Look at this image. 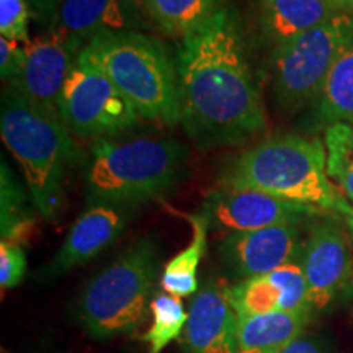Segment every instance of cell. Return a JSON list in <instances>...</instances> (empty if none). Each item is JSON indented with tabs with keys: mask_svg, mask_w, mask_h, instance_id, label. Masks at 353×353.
<instances>
[{
	"mask_svg": "<svg viewBox=\"0 0 353 353\" xmlns=\"http://www.w3.org/2000/svg\"><path fill=\"white\" fill-rule=\"evenodd\" d=\"M319 125L348 123L353 126V41L339 54L314 100Z\"/></svg>",
	"mask_w": 353,
	"mask_h": 353,
	"instance_id": "ac0fdd59",
	"label": "cell"
},
{
	"mask_svg": "<svg viewBox=\"0 0 353 353\" xmlns=\"http://www.w3.org/2000/svg\"><path fill=\"white\" fill-rule=\"evenodd\" d=\"M0 131L23 170L33 206L43 218L56 219L63 205L65 172L79 156L68 126L8 87L2 97Z\"/></svg>",
	"mask_w": 353,
	"mask_h": 353,
	"instance_id": "277c9868",
	"label": "cell"
},
{
	"mask_svg": "<svg viewBox=\"0 0 353 353\" xmlns=\"http://www.w3.org/2000/svg\"><path fill=\"white\" fill-rule=\"evenodd\" d=\"M59 118L70 132L95 141L134 130L143 120L130 100L82 51L61 95Z\"/></svg>",
	"mask_w": 353,
	"mask_h": 353,
	"instance_id": "ba28073f",
	"label": "cell"
},
{
	"mask_svg": "<svg viewBox=\"0 0 353 353\" xmlns=\"http://www.w3.org/2000/svg\"><path fill=\"white\" fill-rule=\"evenodd\" d=\"M324 144L327 151V174L343 196L353 203V126L348 123L327 126Z\"/></svg>",
	"mask_w": 353,
	"mask_h": 353,
	"instance_id": "603a6c76",
	"label": "cell"
},
{
	"mask_svg": "<svg viewBox=\"0 0 353 353\" xmlns=\"http://www.w3.org/2000/svg\"><path fill=\"white\" fill-rule=\"evenodd\" d=\"M304 241L299 223L280 224L249 232H231L221 241L219 254L232 276L239 280L270 275L299 262Z\"/></svg>",
	"mask_w": 353,
	"mask_h": 353,
	"instance_id": "7c38bea8",
	"label": "cell"
},
{
	"mask_svg": "<svg viewBox=\"0 0 353 353\" xmlns=\"http://www.w3.org/2000/svg\"><path fill=\"white\" fill-rule=\"evenodd\" d=\"M26 273V255L23 247L12 242L0 244V286L2 290L15 288Z\"/></svg>",
	"mask_w": 353,
	"mask_h": 353,
	"instance_id": "4316f807",
	"label": "cell"
},
{
	"mask_svg": "<svg viewBox=\"0 0 353 353\" xmlns=\"http://www.w3.org/2000/svg\"><path fill=\"white\" fill-rule=\"evenodd\" d=\"M34 219L25 203V193L2 162V241L23 247L32 236Z\"/></svg>",
	"mask_w": 353,
	"mask_h": 353,
	"instance_id": "7402d4cb",
	"label": "cell"
},
{
	"mask_svg": "<svg viewBox=\"0 0 353 353\" xmlns=\"http://www.w3.org/2000/svg\"><path fill=\"white\" fill-rule=\"evenodd\" d=\"M30 6L26 0H0V34L26 44L30 41Z\"/></svg>",
	"mask_w": 353,
	"mask_h": 353,
	"instance_id": "484cf974",
	"label": "cell"
},
{
	"mask_svg": "<svg viewBox=\"0 0 353 353\" xmlns=\"http://www.w3.org/2000/svg\"><path fill=\"white\" fill-rule=\"evenodd\" d=\"M23 48V64L8 87L33 107L59 117L61 95L81 51L52 32L30 39Z\"/></svg>",
	"mask_w": 353,
	"mask_h": 353,
	"instance_id": "8fae6325",
	"label": "cell"
},
{
	"mask_svg": "<svg viewBox=\"0 0 353 353\" xmlns=\"http://www.w3.org/2000/svg\"><path fill=\"white\" fill-rule=\"evenodd\" d=\"M239 316H257L280 311V291L267 275L247 278L229 288Z\"/></svg>",
	"mask_w": 353,
	"mask_h": 353,
	"instance_id": "cb8c5ba5",
	"label": "cell"
},
{
	"mask_svg": "<svg viewBox=\"0 0 353 353\" xmlns=\"http://www.w3.org/2000/svg\"><path fill=\"white\" fill-rule=\"evenodd\" d=\"M341 13L348 12L329 0H262L260 26L263 37L276 48Z\"/></svg>",
	"mask_w": 353,
	"mask_h": 353,
	"instance_id": "2e32d148",
	"label": "cell"
},
{
	"mask_svg": "<svg viewBox=\"0 0 353 353\" xmlns=\"http://www.w3.org/2000/svg\"><path fill=\"white\" fill-rule=\"evenodd\" d=\"M26 2H28L30 10L41 23L52 25L61 0H26Z\"/></svg>",
	"mask_w": 353,
	"mask_h": 353,
	"instance_id": "f546056e",
	"label": "cell"
},
{
	"mask_svg": "<svg viewBox=\"0 0 353 353\" xmlns=\"http://www.w3.org/2000/svg\"><path fill=\"white\" fill-rule=\"evenodd\" d=\"M152 325L144 334L143 341L148 343V353H162L176 339L182 337L187 324L188 312L185 311L180 298L169 293H159L151 303Z\"/></svg>",
	"mask_w": 353,
	"mask_h": 353,
	"instance_id": "44dd1931",
	"label": "cell"
},
{
	"mask_svg": "<svg viewBox=\"0 0 353 353\" xmlns=\"http://www.w3.org/2000/svg\"><path fill=\"white\" fill-rule=\"evenodd\" d=\"M311 314L275 311L239 316L236 353H278L304 334Z\"/></svg>",
	"mask_w": 353,
	"mask_h": 353,
	"instance_id": "e0dca14e",
	"label": "cell"
},
{
	"mask_svg": "<svg viewBox=\"0 0 353 353\" xmlns=\"http://www.w3.org/2000/svg\"><path fill=\"white\" fill-rule=\"evenodd\" d=\"M343 216H345V223H347L348 231H350V236H352V241H353V206Z\"/></svg>",
	"mask_w": 353,
	"mask_h": 353,
	"instance_id": "1f68e13d",
	"label": "cell"
},
{
	"mask_svg": "<svg viewBox=\"0 0 353 353\" xmlns=\"http://www.w3.org/2000/svg\"><path fill=\"white\" fill-rule=\"evenodd\" d=\"M139 3L159 32L182 39L224 6L223 0H139Z\"/></svg>",
	"mask_w": 353,
	"mask_h": 353,
	"instance_id": "d6986e66",
	"label": "cell"
},
{
	"mask_svg": "<svg viewBox=\"0 0 353 353\" xmlns=\"http://www.w3.org/2000/svg\"><path fill=\"white\" fill-rule=\"evenodd\" d=\"M131 208L112 203H90L72 224L57 254L44 268L46 276H61L90 262L125 231Z\"/></svg>",
	"mask_w": 353,
	"mask_h": 353,
	"instance_id": "9a60e30c",
	"label": "cell"
},
{
	"mask_svg": "<svg viewBox=\"0 0 353 353\" xmlns=\"http://www.w3.org/2000/svg\"><path fill=\"white\" fill-rule=\"evenodd\" d=\"M299 262L307 281L312 311H324L347 288L353 275L350 241L341 221H314L304 241Z\"/></svg>",
	"mask_w": 353,
	"mask_h": 353,
	"instance_id": "9c48e42d",
	"label": "cell"
},
{
	"mask_svg": "<svg viewBox=\"0 0 353 353\" xmlns=\"http://www.w3.org/2000/svg\"><path fill=\"white\" fill-rule=\"evenodd\" d=\"M280 291V311L312 314L309 288L301 262H293L267 275Z\"/></svg>",
	"mask_w": 353,
	"mask_h": 353,
	"instance_id": "d4e9b609",
	"label": "cell"
},
{
	"mask_svg": "<svg viewBox=\"0 0 353 353\" xmlns=\"http://www.w3.org/2000/svg\"><path fill=\"white\" fill-rule=\"evenodd\" d=\"M193 228V239L182 252L167 262L161 278V286L165 293L176 298H188L198 291V267L206 252V236H208V221L201 214L188 216Z\"/></svg>",
	"mask_w": 353,
	"mask_h": 353,
	"instance_id": "ffe728a7",
	"label": "cell"
},
{
	"mask_svg": "<svg viewBox=\"0 0 353 353\" xmlns=\"http://www.w3.org/2000/svg\"><path fill=\"white\" fill-rule=\"evenodd\" d=\"M226 188H252L321 213L345 214L352 206L327 174V151L317 138L273 134L260 141L224 172Z\"/></svg>",
	"mask_w": 353,
	"mask_h": 353,
	"instance_id": "7a4b0ae2",
	"label": "cell"
},
{
	"mask_svg": "<svg viewBox=\"0 0 353 353\" xmlns=\"http://www.w3.org/2000/svg\"><path fill=\"white\" fill-rule=\"evenodd\" d=\"M278 353H327L324 343L314 335H299L293 342L281 348Z\"/></svg>",
	"mask_w": 353,
	"mask_h": 353,
	"instance_id": "f1b7e54d",
	"label": "cell"
},
{
	"mask_svg": "<svg viewBox=\"0 0 353 353\" xmlns=\"http://www.w3.org/2000/svg\"><path fill=\"white\" fill-rule=\"evenodd\" d=\"M353 41V19L341 13L273 50V94L280 107L299 110L317 99L339 54Z\"/></svg>",
	"mask_w": 353,
	"mask_h": 353,
	"instance_id": "52a82bcc",
	"label": "cell"
},
{
	"mask_svg": "<svg viewBox=\"0 0 353 353\" xmlns=\"http://www.w3.org/2000/svg\"><path fill=\"white\" fill-rule=\"evenodd\" d=\"M182 125L200 149L236 145L267 126L239 19L223 6L183 38L179 52Z\"/></svg>",
	"mask_w": 353,
	"mask_h": 353,
	"instance_id": "6da1fadb",
	"label": "cell"
},
{
	"mask_svg": "<svg viewBox=\"0 0 353 353\" xmlns=\"http://www.w3.org/2000/svg\"><path fill=\"white\" fill-rule=\"evenodd\" d=\"M130 100L143 120L176 125L180 112L179 70L165 46L141 32L101 34L82 50Z\"/></svg>",
	"mask_w": 353,
	"mask_h": 353,
	"instance_id": "5b68a950",
	"label": "cell"
},
{
	"mask_svg": "<svg viewBox=\"0 0 353 353\" xmlns=\"http://www.w3.org/2000/svg\"><path fill=\"white\" fill-rule=\"evenodd\" d=\"M223 278L211 276L196 291L180 337L183 353H236L239 314Z\"/></svg>",
	"mask_w": 353,
	"mask_h": 353,
	"instance_id": "4fadbf2b",
	"label": "cell"
},
{
	"mask_svg": "<svg viewBox=\"0 0 353 353\" xmlns=\"http://www.w3.org/2000/svg\"><path fill=\"white\" fill-rule=\"evenodd\" d=\"M143 26L139 0H61L51 32L82 51L101 34L138 32Z\"/></svg>",
	"mask_w": 353,
	"mask_h": 353,
	"instance_id": "5bb4252c",
	"label": "cell"
},
{
	"mask_svg": "<svg viewBox=\"0 0 353 353\" xmlns=\"http://www.w3.org/2000/svg\"><path fill=\"white\" fill-rule=\"evenodd\" d=\"M329 2H332L334 6H337L339 8H342L343 12L353 10V0H329Z\"/></svg>",
	"mask_w": 353,
	"mask_h": 353,
	"instance_id": "4dcf8cb0",
	"label": "cell"
},
{
	"mask_svg": "<svg viewBox=\"0 0 353 353\" xmlns=\"http://www.w3.org/2000/svg\"><path fill=\"white\" fill-rule=\"evenodd\" d=\"M156 273V247L143 239L92 278L77 303L85 332L108 341L139 327L151 309Z\"/></svg>",
	"mask_w": 353,
	"mask_h": 353,
	"instance_id": "8992f818",
	"label": "cell"
},
{
	"mask_svg": "<svg viewBox=\"0 0 353 353\" xmlns=\"http://www.w3.org/2000/svg\"><path fill=\"white\" fill-rule=\"evenodd\" d=\"M25 59V48L19 41L0 38V77L10 83L20 72Z\"/></svg>",
	"mask_w": 353,
	"mask_h": 353,
	"instance_id": "83f0119b",
	"label": "cell"
},
{
	"mask_svg": "<svg viewBox=\"0 0 353 353\" xmlns=\"http://www.w3.org/2000/svg\"><path fill=\"white\" fill-rule=\"evenodd\" d=\"M200 214L208 221L210 228L231 234L301 223L304 218L325 213L260 190L223 187L206 198Z\"/></svg>",
	"mask_w": 353,
	"mask_h": 353,
	"instance_id": "30bf717a",
	"label": "cell"
},
{
	"mask_svg": "<svg viewBox=\"0 0 353 353\" xmlns=\"http://www.w3.org/2000/svg\"><path fill=\"white\" fill-rule=\"evenodd\" d=\"M187 156L172 139L95 141L85 172L88 201L132 208L164 196L182 180Z\"/></svg>",
	"mask_w": 353,
	"mask_h": 353,
	"instance_id": "3957f363",
	"label": "cell"
}]
</instances>
